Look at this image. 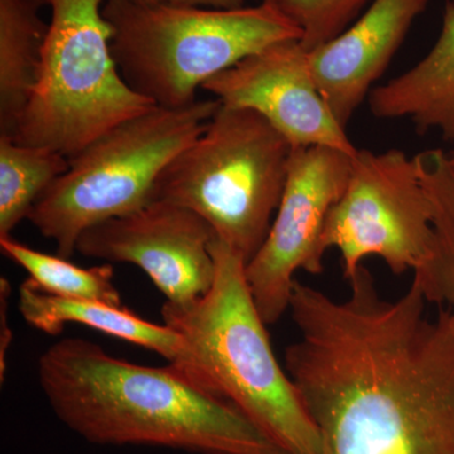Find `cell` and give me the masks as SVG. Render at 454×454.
Listing matches in <instances>:
<instances>
[{
    "instance_id": "obj_17",
    "label": "cell",
    "mask_w": 454,
    "mask_h": 454,
    "mask_svg": "<svg viewBox=\"0 0 454 454\" xmlns=\"http://www.w3.org/2000/svg\"><path fill=\"white\" fill-rule=\"evenodd\" d=\"M66 155L0 137V238L28 219L35 203L68 169Z\"/></svg>"
},
{
    "instance_id": "obj_21",
    "label": "cell",
    "mask_w": 454,
    "mask_h": 454,
    "mask_svg": "<svg viewBox=\"0 0 454 454\" xmlns=\"http://www.w3.org/2000/svg\"><path fill=\"white\" fill-rule=\"evenodd\" d=\"M142 2L162 3V4L182 5V7H199L232 11L244 7V0H142Z\"/></svg>"
},
{
    "instance_id": "obj_14",
    "label": "cell",
    "mask_w": 454,
    "mask_h": 454,
    "mask_svg": "<svg viewBox=\"0 0 454 454\" xmlns=\"http://www.w3.org/2000/svg\"><path fill=\"white\" fill-rule=\"evenodd\" d=\"M370 110L376 118H409L419 133L432 128L454 143V3L444 9L441 35L414 67L372 90Z\"/></svg>"
},
{
    "instance_id": "obj_3",
    "label": "cell",
    "mask_w": 454,
    "mask_h": 454,
    "mask_svg": "<svg viewBox=\"0 0 454 454\" xmlns=\"http://www.w3.org/2000/svg\"><path fill=\"white\" fill-rule=\"evenodd\" d=\"M210 291L190 303L166 301L163 324L202 364L212 393L288 454H319L318 432L286 367L274 354L247 278V260L215 236Z\"/></svg>"
},
{
    "instance_id": "obj_9",
    "label": "cell",
    "mask_w": 454,
    "mask_h": 454,
    "mask_svg": "<svg viewBox=\"0 0 454 454\" xmlns=\"http://www.w3.org/2000/svg\"><path fill=\"white\" fill-rule=\"evenodd\" d=\"M354 157L328 146L293 148L273 223L247 264V282L268 325L288 312L297 271L313 276L324 271L325 220L348 186Z\"/></svg>"
},
{
    "instance_id": "obj_11",
    "label": "cell",
    "mask_w": 454,
    "mask_h": 454,
    "mask_svg": "<svg viewBox=\"0 0 454 454\" xmlns=\"http://www.w3.org/2000/svg\"><path fill=\"white\" fill-rule=\"evenodd\" d=\"M309 51L301 40L278 42L245 57L202 89L223 106L250 109L267 119L293 146L358 149L317 89Z\"/></svg>"
},
{
    "instance_id": "obj_4",
    "label": "cell",
    "mask_w": 454,
    "mask_h": 454,
    "mask_svg": "<svg viewBox=\"0 0 454 454\" xmlns=\"http://www.w3.org/2000/svg\"><path fill=\"white\" fill-rule=\"evenodd\" d=\"M103 13L121 76L167 109L195 103L197 90L245 57L301 38L300 27L268 0L232 11L106 0Z\"/></svg>"
},
{
    "instance_id": "obj_12",
    "label": "cell",
    "mask_w": 454,
    "mask_h": 454,
    "mask_svg": "<svg viewBox=\"0 0 454 454\" xmlns=\"http://www.w3.org/2000/svg\"><path fill=\"white\" fill-rule=\"evenodd\" d=\"M427 4L428 0H372L345 31L309 51L317 89L345 129Z\"/></svg>"
},
{
    "instance_id": "obj_10",
    "label": "cell",
    "mask_w": 454,
    "mask_h": 454,
    "mask_svg": "<svg viewBox=\"0 0 454 454\" xmlns=\"http://www.w3.org/2000/svg\"><path fill=\"white\" fill-rule=\"evenodd\" d=\"M214 230L201 216L175 203L154 201L133 214L86 230L76 253L142 269L166 301L190 303L214 284L210 250Z\"/></svg>"
},
{
    "instance_id": "obj_19",
    "label": "cell",
    "mask_w": 454,
    "mask_h": 454,
    "mask_svg": "<svg viewBox=\"0 0 454 454\" xmlns=\"http://www.w3.org/2000/svg\"><path fill=\"white\" fill-rule=\"evenodd\" d=\"M300 27L301 43L312 51L345 31L369 0H268Z\"/></svg>"
},
{
    "instance_id": "obj_15",
    "label": "cell",
    "mask_w": 454,
    "mask_h": 454,
    "mask_svg": "<svg viewBox=\"0 0 454 454\" xmlns=\"http://www.w3.org/2000/svg\"><path fill=\"white\" fill-rule=\"evenodd\" d=\"M43 0H0V137L14 138L37 83L49 23Z\"/></svg>"
},
{
    "instance_id": "obj_2",
    "label": "cell",
    "mask_w": 454,
    "mask_h": 454,
    "mask_svg": "<svg viewBox=\"0 0 454 454\" xmlns=\"http://www.w3.org/2000/svg\"><path fill=\"white\" fill-rule=\"evenodd\" d=\"M38 380L56 417L92 444L288 454L234 405L170 364L138 365L91 340L64 339L41 355Z\"/></svg>"
},
{
    "instance_id": "obj_7",
    "label": "cell",
    "mask_w": 454,
    "mask_h": 454,
    "mask_svg": "<svg viewBox=\"0 0 454 454\" xmlns=\"http://www.w3.org/2000/svg\"><path fill=\"white\" fill-rule=\"evenodd\" d=\"M51 20L40 73L14 140L67 158L122 121L154 107L121 76L106 0H43Z\"/></svg>"
},
{
    "instance_id": "obj_13",
    "label": "cell",
    "mask_w": 454,
    "mask_h": 454,
    "mask_svg": "<svg viewBox=\"0 0 454 454\" xmlns=\"http://www.w3.org/2000/svg\"><path fill=\"white\" fill-rule=\"evenodd\" d=\"M20 312L27 324L50 336L61 333L66 325H83L153 351L212 393L202 364L186 340L168 325L145 321L125 306L57 297L28 278L20 286Z\"/></svg>"
},
{
    "instance_id": "obj_5",
    "label": "cell",
    "mask_w": 454,
    "mask_h": 454,
    "mask_svg": "<svg viewBox=\"0 0 454 454\" xmlns=\"http://www.w3.org/2000/svg\"><path fill=\"white\" fill-rule=\"evenodd\" d=\"M220 106L215 98L178 109L154 106L116 125L68 158V169L27 220L56 244L57 255L71 258L90 227L155 201L163 170L202 133Z\"/></svg>"
},
{
    "instance_id": "obj_8",
    "label": "cell",
    "mask_w": 454,
    "mask_h": 454,
    "mask_svg": "<svg viewBox=\"0 0 454 454\" xmlns=\"http://www.w3.org/2000/svg\"><path fill=\"white\" fill-rule=\"evenodd\" d=\"M432 211L415 158L399 149H358L348 186L325 220L322 247L340 253L349 279L378 256L396 276L422 267L432 245Z\"/></svg>"
},
{
    "instance_id": "obj_18",
    "label": "cell",
    "mask_w": 454,
    "mask_h": 454,
    "mask_svg": "<svg viewBox=\"0 0 454 454\" xmlns=\"http://www.w3.org/2000/svg\"><path fill=\"white\" fill-rule=\"evenodd\" d=\"M2 253L28 271L29 278L42 291L68 300L103 301L122 307L121 293L114 286L110 262L98 267L80 268L61 256L49 255L14 240L11 235L0 238Z\"/></svg>"
},
{
    "instance_id": "obj_1",
    "label": "cell",
    "mask_w": 454,
    "mask_h": 454,
    "mask_svg": "<svg viewBox=\"0 0 454 454\" xmlns=\"http://www.w3.org/2000/svg\"><path fill=\"white\" fill-rule=\"evenodd\" d=\"M334 300L295 280L300 339L284 367L319 437V454H454V316L411 282L382 297L361 265Z\"/></svg>"
},
{
    "instance_id": "obj_22",
    "label": "cell",
    "mask_w": 454,
    "mask_h": 454,
    "mask_svg": "<svg viewBox=\"0 0 454 454\" xmlns=\"http://www.w3.org/2000/svg\"><path fill=\"white\" fill-rule=\"evenodd\" d=\"M448 155H450V162H452V164L454 166V152H453V153H450V154H448Z\"/></svg>"
},
{
    "instance_id": "obj_20",
    "label": "cell",
    "mask_w": 454,
    "mask_h": 454,
    "mask_svg": "<svg viewBox=\"0 0 454 454\" xmlns=\"http://www.w3.org/2000/svg\"><path fill=\"white\" fill-rule=\"evenodd\" d=\"M11 295V284L2 278L0 282V376L4 379L7 372V352L12 342V331L8 322V298Z\"/></svg>"
},
{
    "instance_id": "obj_16",
    "label": "cell",
    "mask_w": 454,
    "mask_h": 454,
    "mask_svg": "<svg viewBox=\"0 0 454 454\" xmlns=\"http://www.w3.org/2000/svg\"><path fill=\"white\" fill-rule=\"evenodd\" d=\"M415 162L432 211L433 239L413 279L429 304L454 316V166L439 149L418 154Z\"/></svg>"
},
{
    "instance_id": "obj_6",
    "label": "cell",
    "mask_w": 454,
    "mask_h": 454,
    "mask_svg": "<svg viewBox=\"0 0 454 454\" xmlns=\"http://www.w3.org/2000/svg\"><path fill=\"white\" fill-rule=\"evenodd\" d=\"M293 148L260 114L220 106L163 170L155 201L195 212L247 264L273 223Z\"/></svg>"
}]
</instances>
